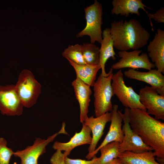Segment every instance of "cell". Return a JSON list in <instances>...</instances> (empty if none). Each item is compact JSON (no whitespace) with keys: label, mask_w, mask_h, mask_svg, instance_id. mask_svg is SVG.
Listing matches in <instances>:
<instances>
[{"label":"cell","mask_w":164,"mask_h":164,"mask_svg":"<svg viewBox=\"0 0 164 164\" xmlns=\"http://www.w3.org/2000/svg\"><path fill=\"white\" fill-rule=\"evenodd\" d=\"M67 60L74 68L77 77L91 87H93L95 82L97 73L101 69L100 65H80L70 60Z\"/></svg>","instance_id":"obj_21"},{"label":"cell","mask_w":164,"mask_h":164,"mask_svg":"<svg viewBox=\"0 0 164 164\" xmlns=\"http://www.w3.org/2000/svg\"><path fill=\"white\" fill-rule=\"evenodd\" d=\"M123 74L127 78L149 84L159 94L164 96V76L157 69H153L147 72H143L129 69L125 71Z\"/></svg>","instance_id":"obj_13"},{"label":"cell","mask_w":164,"mask_h":164,"mask_svg":"<svg viewBox=\"0 0 164 164\" xmlns=\"http://www.w3.org/2000/svg\"><path fill=\"white\" fill-rule=\"evenodd\" d=\"M129 123L131 128L147 145L151 147L159 162H164V123L138 108H131Z\"/></svg>","instance_id":"obj_1"},{"label":"cell","mask_w":164,"mask_h":164,"mask_svg":"<svg viewBox=\"0 0 164 164\" xmlns=\"http://www.w3.org/2000/svg\"><path fill=\"white\" fill-rule=\"evenodd\" d=\"M65 122H63L62 127L59 132L49 136L46 139L36 138L32 145L27 146L23 150H17L14 152L13 155L20 159V164H38V159L45 153L47 145L58 135L61 134H68L65 130Z\"/></svg>","instance_id":"obj_7"},{"label":"cell","mask_w":164,"mask_h":164,"mask_svg":"<svg viewBox=\"0 0 164 164\" xmlns=\"http://www.w3.org/2000/svg\"><path fill=\"white\" fill-rule=\"evenodd\" d=\"M120 144L118 142H113L102 147L99 150L101 154L97 158V164H107L118 158L120 153L119 150Z\"/></svg>","instance_id":"obj_22"},{"label":"cell","mask_w":164,"mask_h":164,"mask_svg":"<svg viewBox=\"0 0 164 164\" xmlns=\"http://www.w3.org/2000/svg\"><path fill=\"white\" fill-rule=\"evenodd\" d=\"M15 85L24 107L29 108L36 104L41 93V86L31 71L22 70Z\"/></svg>","instance_id":"obj_4"},{"label":"cell","mask_w":164,"mask_h":164,"mask_svg":"<svg viewBox=\"0 0 164 164\" xmlns=\"http://www.w3.org/2000/svg\"><path fill=\"white\" fill-rule=\"evenodd\" d=\"M148 55L156 69L164 74V31L157 29L147 47Z\"/></svg>","instance_id":"obj_14"},{"label":"cell","mask_w":164,"mask_h":164,"mask_svg":"<svg viewBox=\"0 0 164 164\" xmlns=\"http://www.w3.org/2000/svg\"><path fill=\"white\" fill-rule=\"evenodd\" d=\"M109 74L107 77L101 74L93 86L94 97V106L96 117L112 111L111 99L114 95L111 86L113 69L111 68Z\"/></svg>","instance_id":"obj_3"},{"label":"cell","mask_w":164,"mask_h":164,"mask_svg":"<svg viewBox=\"0 0 164 164\" xmlns=\"http://www.w3.org/2000/svg\"><path fill=\"white\" fill-rule=\"evenodd\" d=\"M123 76L121 70L113 74L111 85L114 95L125 108H138L146 111L140 102L138 94L132 86H128L125 84Z\"/></svg>","instance_id":"obj_6"},{"label":"cell","mask_w":164,"mask_h":164,"mask_svg":"<svg viewBox=\"0 0 164 164\" xmlns=\"http://www.w3.org/2000/svg\"><path fill=\"white\" fill-rule=\"evenodd\" d=\"M80 131L76 132L69 141L67 142H61L55 141L53 148L56 150L63 151L65 157H68L72 150L75 147L83 145L91 144L92 136L90 129L83 123Z\"/></svg>","instance_id":"obj_16"},{"label":"cell","mask_w":164,"mask_h":164,"mask_svg":"<svg viewBox=\"0 0 164 164\" xmlns=\"http://www.w3.org/2000/svg\"><path fill=\"white\" fill-rule=\"evenodd\" d=\"M155 156L152 151L138 153L126 151L120 153L118 157L123 164H162L155 161Z\"/></svg>","instance_id":"obj_20"},{"label":"cell","mask_w":164,"mask_h":164,"mask_svg":"<svg viewBox=\"0 0 164 164\" xmlns=\"http://www.w3.org/2000/svg\"><path fill=\"white\" fill-rule=\"evenodd\" d=\"M82 53L86 64L96 65L99 63L100 48L94 43H84L82 45Z\"/></svg>","instance_id":"obj_23"},{"label":"cell","mask_w":164,"mask_h":164,"mask_svg":"<svg viewBox=\"0 0 164 164\" xmlns=\"http://www.w3.org/2000/svg\"><path fill=\"white\" fill-rule=\"evenodd\" d=\"M7 142L4 138H0V164H9L14 152L7 146Z\"/></svg>","instance_id":"obj_25"},{"label":"cell","mask_w":164,"mask_h":164,"mask_svg":"<svg viewBox=\"0 0 164 164\" xmlns=\"http://www.w3.org/2000/svg\"><path fill=\"white\" fill-rule=\"evenodd\" d=\"M150 20L153 19L158 23H164V8L162 7L153 13H148V15Z\"/></svg>","instance_id":"obj_27"},{"label":"cell","mask_w":164,"mask_h":164,"mask_svg":"<svg viewBox=\"0 0 164 164\" xmlns=\"http://www.w3.org/2000/svg\"><path fill=\"white\" fill-rule=\"evenodd\" d=\"M102 39L99 50V63L101 70V74L104 77L108 76L110 71L107 73L105 70V65L108 60L111 58L116 59L117 55L114 51L113 42L111 36L109 28H106L102 31Z\"/></svg>","instance_id":"obj_19"},{"label":"cell","mask_w":164,"mask_h":164,"mask_svg":"<svg viewBox=\"0 0 164 164\" xmlns=\"http://www.w3.org/2000/svg\"><path fill=\"white\" fill-rule=\"evenodd\" d=\"M142 52L140 50L119 51L118 54L120 59L111 66V68L115 70L126 68L135 70L142 68L148 70L154 69L155 66L150 61L147 53H143L140 54Z\"/></svg>","instance_id":"obj_9"},{"label":"cell","mask_w":164,"mask_h":164,"mask_svg":"<svg viewBox=\"0 0 164 164\" xmlns=\"http://www.w3.org/2000/svg\"><path fill=\"white\" fill-rule=\"evenodd\" d=\"M107 164H123L118 157L115 158Z\"/></svg>","instance_id":"obj_29"},{"label":"cell","mask_w":164,"mask_h":164,"mask_svg":"<svg viewBox=\"0 0 164 164\" xmlns=\"http://www.w3.org/2000/svg\"><path fill=\"white\" fill-rule=\"evenodd\" d=\"M97 159L95 156L90 160L71 159L68 157H65L64 159L65 164H97Z\"/></svg>","instance_id":"obj_26"},{"label":"cell","mask_w":164,"mask_h":164,"mask_svg":"<svg viewBox=\"0 0 164 164\" xmlns=\"http://www.w3.org/2000/svg\"><path fill=\"white\" fill-rule=\"evenodd\" d=\"M23 107L15 85L0 86V111L2 114L20 115L22 114Z\"/></svg>","instance_id":"obj_10"},{"label":"cell","mask_w":164,"mask_h":164,"mask_svg":"<svg viewBox=\"0 0 164 164\" xmlns=\"http://www.w3.org/2000/svg\"><path fill=\"white\" fill-rule=\"evenodd\" d=\"M86 25L85 28L76 35L77 37L88 36L91 43L97 42L100 43L102 39L101 25L102 24L103 9L102 5L97 0L84 9Z\"/></svg>","instance_id":"obj_5"},{"label":"cell","mask_w":164,"mask_h":164,"mask_svg":"<svg viewBox=\"0 0 164 164\" xmlns=\"http://www.w3.org/2000/svg\"><path fill=\"white\" fill-rule=\"evenodd\" d=\"M109 29L114 47L119 51L139 50L147 44L150 37L149 32L135 19L114 20Z\"/></svg>","instance_id":"obj_2"},{"label":"cell","mask_w":164,"mask_h":164,"mask_svg":"<svg viewBox=\"0 0 164 164\" xmlns=\"http://www.w3.org/2000/svg\"><path fill=\"white\" fill-rule=\"evenodd\" d=\"M82 45L78 44L69 45L64 49L62 53V56L80 65H85L86 63L83 58L82 53Z\"/></svg>","instance_id":"obj_24"},{"label":"cell","mask_w":164,"mask_h":164,"mask_svg":"<svg viewBox=\"0 0 164 164\" xmlns=\"http://www.w3.org/2000/svg\"><path fill=\"white\" fill-rule=\"evenodd\" d=\"M138 95L140 101L149 114L153 115L157 120H164V96L159 94L151 86L142 88Z\"/></svg>","instance_id":"obj_11"},{"label":"cell","mask_w":164,"mask_h":164,"mask_svg":"<svg viewBox=\"0 0 164 164\" xmlns=\"http://www.w3.org/2000/svg\"><path fill=\"white\" fill-rule=\"evenodd\" d=\"M112 14L128 17L130 14L140 15L139 9L144 10L148 15L145 8L151 9L145 5L142 0H113L112 2Z\"/></svg>","instance_id":"obj_18"},{"label":"cell","mask_w":164,"mask_h":164,"mask_svg":"<svg viewBox=\"0 0 164 164\" xmlns=\"http://www.w3.org/2000/svg\"><path fill=\"white\" fill-rule=\"evenodd\" d=\"M118 106L117 104L113 106L111 112V124L108 132L100 145L94 151L89 155H87L86 158L88 160L92 159L98 153L99 149L105 145L113 142H118L121 143L124 135L122 130L123 119L121 111L118 110Z\"/></svg>","instance_id":"obj_12"},{"label":"cell","mask_w":164,"mask_h":164,"mask_svg":"<svg viewBox=\"0 0 164 164\" xmlns=\"http://www.w3.org/2000/svg\"><path fill=\"white\" fill-rule=\"evenodd\" d=\"M111 112H108L95 118L93 116L88 117L83 123L90 129L92 133L91 142L87 155L91 154L96 149L97 143L103 134L105 125L111 121Z\"/></svg>","instance_id":"obj_15"},{"label":"cell","mask_w":164,"mask_h":164,"mask_svg":"<svg viewBox=\"0 0 164 164\" xmlns=\"http://www.w3.org/2000/svg\"><path fill=\"white\" fill-rule=\"evenodd\" d=\"M50 159L51 164H65L64 161L65 156L62 151L56 150Z\"/></svg>","instance_id":"obj_28"},{"label":"cell","mask_w":164,"mask_h":164,"mask_svg":"<svg viewBox=\"0 0 164 164\" xmlns=\"http://www.w3.org/2000/svg\"><path fill=\"white\" fill-rule=\"evenodd\" d=\"M130 109L125 108L124 113L121 112L123 122L122 128L124 137L120 145V153L128 151L138 153L153 150L151 147L145 144L131 128L129 123Z\"/></svg>","instance_id":"obj_8"},{"label":"cell","mask_w":164,"mask_h":164,"mask_svg":"<svg viewBox=\"0 0 164 164\" xmlns=\"http://www.w3.org/2000/svg\"><path fill=\"white\" fill-rule=\"evenodd\" d=\"M75 95L80 106V121L83 123L88 117V107L91 101L92 91L91 86L77 77L72 82Z\"/></svg>","instance_id":"obj_17"}]
</instances>
